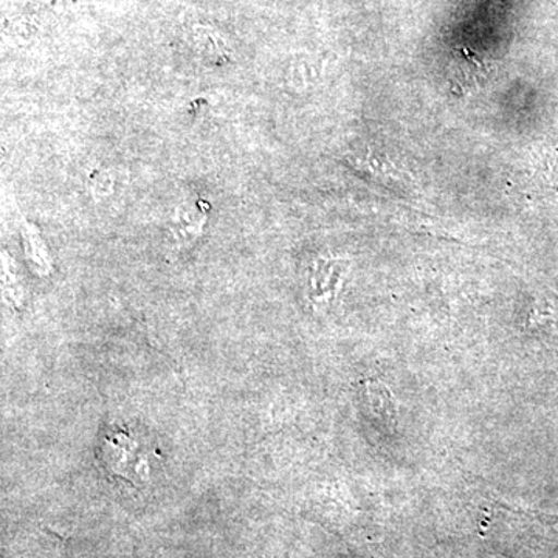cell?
Listing matches in <instances>:
<instances>
[{
	"label": "cell",
	"instance_id": "5b68a950",
	"mask_svg": "<svg viewBox=\"0 0 558 558\" xmlns=\"http://www.w3.org/2000/svg\"><path fill=\"white\" fill-rule=\"evenodd\" d=\"M87 190L90 191L94 199L101 201L110 196L116 190V182L113 175L106 170H95L90 172V178L87 180Z\"/></svg>",
	"mask_w": 558,
	"mask_h": 558
},
{
	"label": "cell",
	"instance_id": "3957f363",
	"mask_svg": "<svg viewBox=\"0 0 558 558\" xmlns=\"http://www.w3.org/2000/svg\"><path fill=\"white\" fill-rule=\"evenodd\" d=\"M191 46L208 64H229L233 60V49H231L229 40L208 25H196L191 31Z\"/></svg>",
	"mask_w": 558,
	"mask_h": 558
},
{
	"label": "cell",
	"instance_id": "6da1fadb",
	"mask_svg": "<svg viewBox=\"0 0 558 558\" xmlns=\"http://www.w3.org/2000/svg\"><path fill=\"white\" fill-rule=\"evenodd\" d=\"M490 534L512 558H558V519L513 513L490 523Z\"/></svg>",
	"mask_w": 558,
	"mask_h": 558
},
{
	"label": "cell",
	"instance_id": "7a4b0ae2",
	"mask_svg": "<svg viewBox=\"0 0 558 558\" xmlns=\"http://www.w3.org/2000/svg\"><path fill=\"white\" fill-rule=\"evenodd\" d=\"M209 205L204 199L189 197L179 202L170 216L168 231L178 242H191L199 238L208 222Z\"/></svg>",
	"mask_w": 558,
	"mask_h": 558
},
{
	"label": "cell",
	"instance_id": "277c9868",
	"mask_svg": "<svg viewBox=\"0 0 558 558\" xmlns=\"http://www.w3.org/2000/svg\"><path fill=\"white\" fill-rule=\"evenodd\" d=\"M487 75V69L481 62L468 60L464 64L453 68V72L450 73L451 86L458 94H465L481 86Z\"/></svg>",
	"mask_w": 558,
	"mask_h": 558
}]
</instances>
